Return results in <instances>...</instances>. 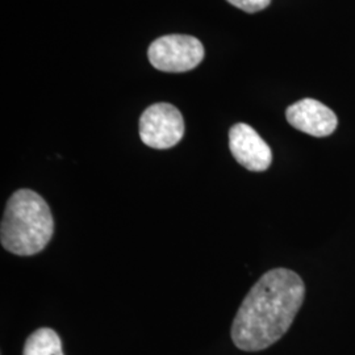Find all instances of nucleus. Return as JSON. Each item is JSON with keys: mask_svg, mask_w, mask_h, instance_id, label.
Wrapping results in <instances>:
<instances>
[{"mask_svg": "<svg viewBox=\"0 0 355 355\" xmlns=\"http://www.w3.org/2000/svg\"><path fill=\"white\" fill-rule=\"evenodd\" d=\"M290 125L313 137L330 136L338 125L336 114L315 99H303L290 105L286 111Z\"/></svg>", "mask_w": 355, "mask_h": 355, "instance_id": "6", "label": "nucleus"}, {"mask_svg": "<svg viewBox=\"0 0 355 355\" xmlns=\"http://www.w3.org/2000/svg\"><path fill=\"white\" fill-rule=\"evenodd\" d=\"M229 149L234 159L249 171H266L272 153L266 141L248 124H236L229 130Z\"/></svg>", "mask_w": 355, "mask_h": 355, "instance_id": "5", "label": "nucleus"}, {"mask_svg": "<svg viewBox=\"0 0 355 355\" xmlns=\"http://www.w3.org/2000/svg\"><path fill=\"white\" fill-rule=\"evenodd\" d=\"M23 355H64L61 338L51 328L37 329L26 338Z\"/></svg>", "mask_w": 355, "mask_h": 355, "instance_id": "7", "label": "nucleus"}, {"mask_svg": "<svg viewBox=\"0 0 355 355\" xmlns=\"http://www.w3.org/2000/svg\"><path fill=\"white\" fill-rule=\"evenodd\" d=\"M150 64L165 73H184L203 61L204 46L187 35H167L153 41L148 51Z\"/></svg>", "mask_w": 355, "mask_h": 355, "instance_id": "3", "label": "nucleus"}, {"mask_svg": "<svg viewBox=\"0 0 355 355\" xmlns=\"http://www.w3.org/2000/svg\"><path fill=\"white\" fill-rule=\"evenodd\" d=\"M54 233V218L45 199L21 189L8 199L0 225L1 246L10 253L31 257L42 252Z\"/></svg>", "mask_w": 355, "mask_h": 355, "instance_id": "2", "label": "nucleus"}, {"mask_svg": "<svg viewBox=\"0 0 355 355\" xmlns=\"http://www.w3.org/2000/svg\"><path fill=\"white\" fill-rule=\"evenodd\" d=\"M232 6L242 10L243 12L255 13L265 10L271 0H227Z\"/></svg>", "mask_w": 355, "mask_h": 355, "instance_id": "8", "label": "nucleus"}, {"mask_svg": "<svg viewBox=\"0 0 355 355\" xmlns=\"http://www.w3.org/2000/svg\"><path fill=\"white\" fill-rule=\"evenodd\" d=\"M305 297L303 279L288 268L267 271L243 299L232 340L243 352H261L287 333Z\"/></svg>", "mask_w": 355, "mask_h": 355, "instance_id": "1", "label": "nucleus"}, {"mask_svg": "<svg viewBox=\"0 0 355 355\" xmlns=\"http://www.w3.org/2000/svg\"><path fill=\"white\" fill-rule=\"evenodd\" d=\"M184 136V120L177 107L157 103L148 107L140 117V137L153 149H170Z\"/></svg>", "mask_w": 355, "mask_h": 355, "instance_id": "4", "label": "nucleus"}]
</instances>
